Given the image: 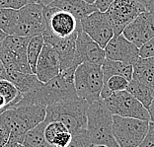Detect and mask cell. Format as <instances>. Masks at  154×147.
<instances>
[{
    "mask_svg": "<svg viewBox=\"0 0 154 147\" xmlns=\"http://www.w3.org/2000/svg\"><path fill=\"white\" fill-rule=\"evenodd\" d=\"M122 35L129 41L140 47L154 37V23L149 11L140 13L122 31Z\"/></svg>",
    "mask_w": 154,
    "mask_h": 147,
    "instance_id": "obj_14",
    "label": "cell"
},
{
    "mask_svg": "<svg viewBox=\"0 0 154 147\" xmlns=\"http://www.w3.org/2000/svg\"><path fill=\"white\" fill-rule=\"evenodd\" d=\"M60 73V61L57 51L51 44L45 43L44 47L38 55L36 72L41 82L47 83Z\"/></svg>",
    "mask_w": 154,
    "mask_h": 147,
    "instance_id": "obj_15",
    "label": "cell"
},
{
    "mask_svg": "<svg viewBox=\"0 0 154 147\" xmlns=\"http://www.w3.org/2000/svg\"><path fill=\"white\" fill-rule=\"evenodd\" d=\"M150 121L113 115V134L120 147H139Z\"/></svg>",
    "mask_w": 154,
    "mask_h": 147,
    "instance_id": "obj_6",
    "label": "cell"
},
{
    "mask_svg": "<svg viewBox=\"0 0 154 147\" xmlns=\"http://www.w3.org/2000/svg\"><path fill=\"white\" fill-rule=\"evenodd\" d=\"M147 111H148L149 115H150V121L154 122V99L152 100V102L150 103L149 107L147 108Z\"/></svg>",
    "mask_w": 154,
    "mask_h": 147,
    "instance_id": "obj_35",
    "label": "cell"
},
{
    "mask_svg": "<svg viewBox=\"0 0 154 147\" xmlns=\"http://www.w3.org/2000/svg\"><path fill=\"white\" fill-rule=\"evenodd\" d=\"M103 71L104 81L109 79L113 75H121L127 78L128 81L132 79L134 74V65L128 64L125 62L113 60V59L105 58L103 64L101 65Z\"/></svg>",
    "mask_w": 154,
    "mask_h": 147,
    "instance_id": "obj_22",
    "label": "cell"
},
{
    "mask_svg": "<svg viewBox=\"0 0 154 147\" xmlns=\"http://www.w3.org/2000/svg\"><path fill=\"white\" fill-rule=\"evenodd\" d=\"M7 37V34L3 32L2 30H0V48H1V44H2V41H4V38Z\"/></svg>",
    "mask_w": 154,
    "mask_h": 147,
    "instance_id": "obj_37",
    "label": "cell"
},
{
    "mask_svg": "<svg viewBox=\"0 0 154 147\" xmlns=\"http://www.w3.org/2000/svg\"><path fill=\"white\" fill-rule=\"evenodd\" d=\"M45 135L54 147H66L72 138L71 132L59 121L48 122L45 128Z\"/></svg>",
    "mask_w": 154,
    "mask_h": 147,
    "instance_id": "obj_20",
    "label": "cell"
},
{
    "mask_svg": "<svg viewBox=\"0 0 154 147\" xmlns=\"http://www.w3.org/2000/svg\"><path fill=\"white\" fill-rule=\"evenodd\" d=\"M3 71H4V66H3L2 62L0 61V76H1V74L3 73Z\"/></svg>",
    "mask_w": 154,
    "mask_h": 147,
    "instance_id": "obj_39",
    "label": "cell"
},
{
    "mask_svg": "<svg viewBox=\"0 0 154 147\" xmlns=\"http://www.w3.org/2000/svg\"><path fill=\"white\" fill-rule=\"evenodd\" d=\"M128 83L129 81L127 78H125L124 76H121V75L111 76L109 79L104 81L103 89L101 91V98H102L103 100H105L115 92L127 90Z\"/></svg>",
    "mask_w": 154,
    "mask_h": 147,
    "instance_id": "obj_26",
    "label": "cell"
},
{
    "mask_svg": "<svg viewBox=\"0 0 154 147\" xmlns=\"http://www.w3.org/2000/svg\"><path fill=\"white\" fill-rule=\"evenodd\" d=\"M139 147H154V122L149 121L147 133Z\"/></svg>",
    "mask_w": 154,
    "mask_h": 147,
    "instance_id": "obj_32",
    "label": "cell"
},
{
    "mask_svg": "<svg viewBox=\"0 0 154 147\" xmlns=\"http://www.w3.org/2000/svg\"><path fill=\"white\" fill-rule=\"evenodd\" d=\"M104 102L113 115L150 121L147 109L127 90L113 93Z\"/></svg>",
    "mask_w": 154,
    "mask_h": 147,
    "instance_id": "obj_7",
    "label": "cell"
},
{
    "mask_svg": "<svg viewBox=\"0 0 154 147\" xmlns=\"http://www.w3.org/2000/svg\"><path fill=\"white\" fill-rule=\"evenodd\" d=\"M14 111L29 130L43 122L47 115V107L41 105H22L14 108Z\"/></svg>",
    "mask_w": 154,
    "mask_h": 147,
    "instance_id": "obj_18",
    "label": "cell"
},
{
    "mask_svg": "<svg viewBox=\"0 0 154 147\" xmlns=\"http://www.w3.org/2000/svg\"><path fill=\"white\" fill-rule=\"evenodd\" d=\"M106 58L104 48L93 41L88 35L78 28V34L76 38V50L73 66L77 67L82 63H90L95 65H102Z\"/></svg>",
    "mask_w": 154,
    "mask_h": 147,
    "instance_id": "obj_12",
    "label": "cell"
},
{
    "mask_svg": "<svg viewBox=\"0 0 154 147\" xmlns=\"http://www.w3.org/2000/svg\"><path fill=\"white\" fill-rule=\"evenodd\" d=\"M149 13H150V15H151V17H152V20H153V23H154V7L151 10H150Z\"/></svg>",
    "mask_w": 154,
    "mask_h": 147,
    "instance_id": "obj_40",
    "label": "cell"
},
{
    "mask_svg": "<svg viewBox=\"0 0 154 147\" xmlns=\"http://www.w3.org/2000/svg\"><path fill=\"white\" fill-rule=\"evenodd\" d=\"M50 6L71 14L78 21H81L91 13L98 11L95 4H91L83 0H54Z\"/></svg>",
    "mask_w": 154,
    "mask_h": 147,
    "instance_id": "obj_17",
    "label": "cell"
},
{
    "mask_svg": "<svg viewBox=\"0 0 154 147\" xmlns=\"http://www.w3.org/2000/svg\"><path fill=\"white\" fill-rule=\"evenodd\" d=\"M44 13L47 22L45 32H50L59 38H66L78 31L80 21L71 14L50 5L45 6Z\"/></svg>",
    "mask_w": 154,
    "mask_h": 147,
    "instance_id": "obj_10",
    "label": "cell"
},
{
    "mask_svg": "<svg viewBox=\"0 0 154 147\" xmlns=\"http://www.w3.org/2000/svg\"><path fill=\"white\" fill-rule=\"evenodd\" d=\"M30 38L7 35L0 48V61L6 70L33 73L27 59V45Z\"/></svg>",
    "mask_w": 154,
    "mask_h": 147,
    "instance_id": "obj_5",
    "label": "cell"
},
{
    "mask_svg": "<svg viewBox=\"0 0 154 147\" xmlns=\"http://www.w3.org/2000/svg\"><path fill=\"white\" fill-rule=\"evenodd\" d=\"M6 101H5V99L3 98L2 96H0V112L2 111V109L4 108L5 106H6Z\"/></svg>",
    "mask_w": 154,
    "mask_h": 147,
    "instance_id": "obj_38",
    "label": "cell"
},
{
    "mask_svg": "<svg viewBox=\"0 0 154 147\" xmlns=\"http://www.w3.org/2000/svg\"><path fill=\"white\" fill-rule=\"evenodd\" d=\"M20 93L21 92H19L16 86L9 80L0 79V96L4 98L7 105L16 100L17 97L20 95Z\"/></svg>",
    "mask_w": 154,
    "mask_h": 147,
    "instance_id": "obj_28",
    "label": "cell"
},
{
    "mask_svg": "<svg viewBox=\"0 0 154 147\" xmlns=\"http://www.w3.org/2000/svg\"><path fill=\"white\" fill-rule=\"evenodd\" d=\"M0 79H6L12 82L16 88L21 93H27L29 91L36 88L38 85L42 83L38 77L34 73H24L20 71H13V70H6L0 76Z\"/></svg>",
    "mask_w": 154,
    "mask_h": 147,
    "instance_id": "obj_19",
    "label": "cell"
},
{
    "mask_svg": "<svg viewBox=\"0 0 154 147\" xmlns=\"http://www.w3.org/2000/svg\"><path fill=\"white\" fill-rule=\"evenodd\" d=\"M52 1H54V0H37V2H38V3H40V4L44 5V6L50 5Z\"/></svg>",
    "mask_w": 154,
    "mask_h": 147,
    "instance_id": "obj_36",
    "label": "cell"
},
{
    "mask_svg": "<svg viewBox=\"0 0 154 147\" xmlns=\"http://www.w3.org/2000/svg\"><path fill=\"white\" fill-rule=\"evenodd\" d=\"M75 70L76 67L74 66L66 68L47 83L42 82L33 90L23 93L22 99L12 109L22 105H41L48 107L62 101L79 98L74 86Z\"/></svg>",
    "mask_w": 154,
    "mask_h": 147,
    "instance_id": "obj_1",
    "label": "cell"
},
{
    "mask_svg": "<svg viewBox=\"0 0 154 147\" xmlns=\"http://www.w3.org/2000/svg\"><path fill=\"white\" fill-rule=\"evenodd\" d=\"M94 144L92 142L90 135L86 128H82L72 133L71 141L66 147H93Z\"/></svg>",
    "mask_w": 154,
    "mask_h": 147,
    "instance_id": "obj_29",
    "label": "cell"
},
{
    "mask_svg": "<svg viewBox=\"0 0 154 147\" xmlns=\"http://www.w3.org/2000/svg\"><path fill=\"white\" fill-rule=\"evenodd\" d=\"M86 129L94 145L120 147L113 134V115L102 98L89 105Z\"/></svg>",
    "mask_w": 154,
    "mask_h": 147,
    "instance_id": "obj_2",
    "label": "cell"
},
{
    "mask_svg": "<svg viewBox=\"0 0 154 147\" xmlns=\"http://www.w3.org/2000/svg\"><path fill=\"white\" fill-rule=\"evenodd\" d=\"M37 0H0V8L19 10L31 3H36Z\"/></svg>",
    "mask_w": 154,
    "mask_h": 147,
    "instance_id": "obj_30",
    "label": "cell"
},
{
    "mask_svg": "<svg viewBox=\"0 0 154 147\" xmlns=\"http://www.w3.org/2000/svg\"><path fill=\"white\" fill-rule=\"evenodd\" d=\"M137 1L144 7L146 11H150L154 7V0H137Z\"/></svg>",
    "mask_w": 154,
    "mask_h": 147,
    "instance_id": "obj_34",
    "label": "cell"
},
{
    "mask_svg": "<svg viewBox=\"0 0 154 147\" xmlns=\"http://www.w3.org/2000/svg\"><path fill=\"white\" fill-rule=\"evenodd\" d=\"M93 147H108V146H105V145H94Z\"/></svg>",
    "mask_w": 154,
    "mask_h": 147,
    "instance_id": "obj_41",
    "label": "cell"
},
{
    "mask_svg": "<svg viewBox=\"0 0 154 147\" xmlns=\"http://www.w3.org/2000/svg\"><path fill=\"white\" fill-rule=\"evenodd\" d=\"M144 11L145 8L137 0H115L106 11L115 36L122 34L129 23Z\"/></svg>",
    "mask_w": 154,
    "mask_h": 147,
    "instance_id": "obj_9",
    "label": "cell"
},
{
    "mask_svg": "<svg viewBox=\"0 0 154 147\" xmlns=\"http://www.w3.org/2000/svg\"><path fill=\"white\" fill-rule=\"evenodd\" d=\"M139 57H154V37L139 47Z\"/></svg>",
    "mask_w": 154,
    "mask_h": 147,
    "instance_id": "obj_31",
    "label": "cell"
},
{
    "mask_svg": "<svg viewBox=\"0 0 154 147\" xmlns=\"http://www.w3.org/2000/svg\"><path fill=\"white\" fill-rule=\"evenodd\" d=\"M80 28L103 48L115 36L106 12L95 11L91 13L80 21Z\"/></svg>",
    "mask_w": 154,
    "mask_h": 147,
    "instance_id": "obj_11",
    "label": "cell"
},
{
    "mask_svg": "<svg viewBox=\"0 0 154 147\" xmlns=\"http://www.w3.org/2000/svg\"><path fill=\"white\" fill-rule=\"evenodd\" d=\"M115 1V0H95L94 4L97 7L98 11L106 12L107 9L109 8L110 5Z\"/></svg>",
    "mask_w": 154,
    "mask_h": 147,
    "instance_id": "obj_33",
    "label": "cell"
},
{
    "mask_svg": "<svg viewBox=\"0 0 154 147\" xmlns=\"http://www.w3.org/2000/svg\"><path fill=\"white\" fill-rule=\"evenodd\" d=\"M132 79L154 87V57H139L134 64Z\"/></svg>",
    "mask_w": 154,
    "mask_h": 147,
    "instance_id": "obj_21",
    "label": "cell"
},
{
    "mask_svg": "<svg viewBox=\"0 0 154 147\" xmlns=\"http://www.w3.org/2000/svg\"><path fill=\"white\" fill-rule=\"evenodd\" d=\"M77 34H78V31L66 38L57 37L50 32H44L43 34L45 43L51 44L57 52L59 61H60V71L73 66Z\"/></svg>",
    "mask_w": 154,
    "mask_h": 147,
    "instance_id": "obj_16",
    "label": "cell"
},
{
    "mask_svg": "<svg viewBox=\"0 0 154 147\" xmlns=\"http://www.w3.org/2000/svg\"><path fill=\"white\" fill-rule=\"evenodd\" d=\"M18 20L19 10L0 8V30L7 35H13Z\"/></svg>",
    "mask_w": 154,
    "mask_h": 147,
    "instance_id": "obj_27",
    "label": "cell"
},
{
    "mask_svg": "<svg viewBox=\"0 0 154 147\" xmlns=\"http://www.w3.org/2000/svg\"><path fill=\"white\" fill-rule=\"evenodd\" d=\"M48 122L44 121L40 124L31 128L27 132L23 140L24 147H54L47 140L45 135V128Z\"/></svg>",
    "mask_w": 154,
    "mask_h": 147,
    "instance_id": "obj_24",
    "label": "cell"
},
{
    "mask_svg": "<svg viewBox=\"0 0 154 147\" xmlns=\"http://www.w3.org/2000/svg\"><path fill=\"white\" fill-rule=\"evenodd\" d=\"M44 8V5L36 2L19 9V20L13 35L28 38L43 35L47 29Z\"/></svg>",
    "mask_w": 154,
    "mask_h": 147,
    "instance_id": "obj_8",
    "label": "cell"
},
{
    "mask_svg": "<svg viewBox=\"0 0 154 147\" xmlns=\"http://www.w3.org/2000/svg\"><path fill=\"white\" fill-rule=\"evenodd\" d=\"M74 86L77 96L89 104L100 99L104 86L102 67L90 63L78 65L74 74Z\"/></svg>",
    "mask_w": 154,
    "mask_h": 147,
    "instance_id": "obj_4",
    "label": "cell"
},
{
    "mask_svg": "<svg viewBox=\"0 0 154 147\" xmlns=\"http://www.w3.org/2000/svg\"><path fill=\"white\" fill-rule=\"evenodd\" d=\"M23 147H24V146H23Z\"/></svg>",
    "mask_w": 154,
    "mask_h": 147,
    "instance_id": "obj_42",
    "label": "cell"
},
{
    "mask_svg": "<svg viewBox=\"0 0 154 147\" xmlns=\"http://www.w3.org/2000/svg\"><path fill=\"white\" fill-rule=\"evenodd\" d=\"M44 44H45V40L43 35H38V36L32 37L30 38L29 43H28L27 59H28V63H29L34 74L36 72V66H37L38 55H40L42 50H43Z\"/></svg>",
    "mask_w": 154,
    "mask_h": 147,
    "instance_id": "obj_25",
    "label": "cell"
},
{
    "mask_svg": "<svg viewBox=\"0 0 154 147\" xmlns=\"http://www.w3.org/2000/svg\"><path fill=\"white\" fill-rule=\"evenodd\" d=\"M106 58L134 65L139 58V47L129 41L122 34L114 36L104 47Z\"/></svg>",
    "mask_w": 154,
    "mask_h": 147,
    "instance_id": "obj_13",
    "label": "cell"
},
{
    "mask_svg": "<svg viewBox=\"0 0 154 147\" xmlns=\"http://www.w3.org/2000/svg\"><path fill=\"white\" fill-rule=\"evenodd\" d=\"M127 91H128L132 96H134L146 109L154 99V87L146 85L135 79H131L129 81Z\"/></svg>",
    "mask_w": 154,
    "mask_h": 147,
    "instance_id": "obj_23",
    "label": "cell"
},
{
    "mask_svg": "<svg viewBox=\"0 0 154 147\" xmlns=\"http://www.w3.org/2000/svg\"><path fill=\"white\" fill-rule=\"evenodd\" d=\"M89 103L76 98L55 103L47 107L45 121H59L63 124L71 133L87 127V110Z\"/></svg>",
    "mask_w": 154,
    "mask_h": 147,
    "instance_id": "obj_3",
    "label": "cell"
}]
</instances>
